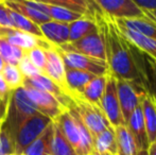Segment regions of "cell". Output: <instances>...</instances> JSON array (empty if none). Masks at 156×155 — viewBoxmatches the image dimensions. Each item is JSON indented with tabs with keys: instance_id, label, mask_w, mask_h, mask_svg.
Wrapping results in <instances>:
<instances>
[{
	"instance_id": "47",
	"label": "cell",
	"mask_w": 156,
	"mask_h": 155,
	"mask_svg": "<svg viewBox=\"0 0 156 155\" xmlns=\"http://www.w3.org/2000/svg\"><path fill=\"white\" fill-rule=\"evenodd\" d=\"M21 155H23V154H21Z\"/></svg>"
},
{
	"instance_id": "38",
	"label": "cell",
	"mask_w": 156,
	"mask_h": 155,
	"mask_svg": "<svg viewBox=\"0 0 156 155\" xmlns=\"http://www.w3.org/2000/svg\"><path fill=\"white\" fill-rule=\"evenodd\" d=\"M11 89L8 86L6 82L4 81L3 77H2L1 72H0V99L4 100V101H9L11 95Z\"/></svg>"
},
{
	"instance_id": "30",
	"label": "cell",
	"mask_w": 156,
	"mask_h": 155,
	"mask_svg": "<svg viewBox=\"0 0 156 155\" xmlns=\"http://www.w3.org/2000/svg\"><path fill=\"white\" fill-rule=\"evenodd\" d=\"M25 52L20 48L11 45L5 39L0 37V56L5 64L18 65L19 61L25 55Z\"/></svg>"
},
{
	"instance_id": "1",
	"label": "cell",
	"mask_w": 156,
	"mask_h": 155,
	"mask_svg": "<svg viewBox=\"0 0 156 155\" xmlns=\"http://www.w3.org/2000/svg\"><path fill=\"white\" fill-rule=\"evenodd\" d=\"M94 17L104 41L109 72L117 79L140 83L146 88L144 66L140 68L141 61L136 54L137 50L133 51V45L119 31L115 19L103 14L98 6Z\"/></svg>"
},
{
	"instance_id": "5",
	"label": "cell",
	"mask_w": 156,
	"mask_h": 155,
	"mask_svg": "<svg viewBox=\"0 0 156 155\" xmlns=\"http://www.w3.org/2000/svg\"><path fill=\"white\" fill-rule=\"evenodd\" d=\"M144 91H147V89L140 83L135 81L117 79L118 100H119L120 111L125 124L132 113L141 103V98Z\"/></svg>"
},
{
	"instance_id": "6",
	"label": "cell",
	"mask_w": 156,
	"mask_h": 155,
	"mask_svg": "<svg viewBox=\"0 0 156 155\" xmlns=\"http://www.w3.org/2000/svg\"><path fill=\"white\" fill-rule=\"evenodd\" d=\"M100 108L106 119L108 120L112 128L125 124L121 111H120L119 100L117 93V79L108 71L105 84L104 93L100 101Z\"/></svg>"
},
{
	"instance_id": "44",
	"label": "cell",
	"mask_w": 156,
	"mask_h": 155,
	"mask_svg": "<svg viewBox=\"0 0 156 155\" xmlns=\"http://www.w3.org/2000/svg\"><path fill=\"white\" fill-rule=\"evenodd\" d=\"M4 65H5V63H4V61L1 58V56H0V72L2 71V69H3Z\"/></svg>"
},
{
	"instance_id": "10",
	"label": "cell",
	"mask_w": 156,
	"mask_h": 155,
	"mask_svg": "<svg viewBox=\"0 0 156 155\" xmlns=\"http://www.w3.org/2000/svg\"><path fill=\"white\" fill-rule=\"evenodd\" d=\"M26 90V93L33 104L36 107L37 112L45 116L49 117L53 121L60 116L63 112H65L67 108L52 95L45 91L38 90L30 86H23Z\"/></svg>"
},
{
	"instance_id": "22",
	"label": "cell",
	"mask_w": 156,
	"mask_h": 155,
	"mask_svg": "<svg viewBox=\"0 0 156 155\" xmlns=\"http://www.w3.org/2000/svg\"><path fill=\"white\" fill-rule=\"evenodd\" d=\"M68 27H69V41H79L98 29L94 17L91 15H84L80 19L68 23Z\"/></svg>"
},
{
	"instance_id": "16",
	"label": "cell",
	"mask_w": 156,
	"mask_h": 155,
	"mask_svg": "<svg viewBox=\"0 0 156 155\" xmlns=\"http://www.w3.org/2000/svg\"><path fill=\"white\" fill-rule=\"evenodd\" d=\"M129 133L133 136L138 150H148L150 147L148 135H147L146 124H144V114H142L141 103L135 108L132 115L129 116L126 124Z\"/></svg>"
},
{
	"instance_id": "7",
	"label": "cell",
	"mask_w": 156,
	"mask_h": 155,
	"mask_svg": "<svg viewBox=\"0 0 156 155\" xmlns=\"http://www.w3.org/2000/svg\"><path fill=\"white\" fill-rule=\"evenodd\" d=\"M103 14L114 19H146L144 10L133 0H94Z\"/></svg>"
},
{
	"instance_id": "20",
	"label": "cell",
	"mask_w": 156,
	"mask_h": 155,
	"mask_svg": "<svg viewBox=\"0 0 156 155\" xmlns=\"http://www.w3.org/2000/svg\"><path fill=\"white\" fill-rule=\"evenodd\" d=\"M54 133V122L52 121L43 133L23 151V155H51V141Z\"/></svg>"
},
{
	"instance_id": "8",
	"label": "cell",
	"mask_w": 156,
	"mask_h": 155,
	"mask_svg": "<svg viewBox=\"0 0 156 155\" xmlns=\"http://www.w3.org/2000/svg\"><path fill=\"white\" fill-rule=\"evenodd\" d=\"M58 48L66 52H74V53H80L83 55L106 61L104 41L99 28L93 33L84 36L79 41H68Z\"/></svg>"
},
{
	"instance_id": "41",
	"label": "cell",
	"mask_w": 156,
	"mask_h": 155,
	"mask_svg": "<svg viewBox=\"0 0 156 155\" xmlns=\"http://www.w3.org/2000/svg\"><path fill=\"white\" fill-rule=\"evenodd\" d=\"M144 13H146L147 17H148L150 20L154 21L156 23V11H144Z\"/></svg>"
},
{
	"instance_id": "29",
	"label": "cell",
	"mask_w": 156,
	"mask_h": 155,
	"mask_svg": "<svg viewBox=\"0 0 156 155\" xmlns=\"http://www.w3.org/2000/svg\"><path fill=\"white\" fill-rule=\"evenodd\" d=\"M122 23L125 27L138 31L142 35L156 41V23L150 20L149 18L146 19H116Z\"/></svg>"
},
{
	"instance_id": "25",
	"label": "cell",
	"mask_w": 156,
	"mask_h": 155,
	"mask_svg": "<svg viewBox=\"0 0 156 155\" xmlns=\"http://www.w3.org/2000/svg\"><path fill=\"white\" fill-rule=\"evenodd\" d=\"M107 73L104 76H97V77H94L93 80H90L87 83L86 86L83 89L82 93H81V96L85 100L90 102L91 104L99 106V107H100V101L102 99V96L104 93Z\"/></svg>"
},
{
	"instance_id": "42",
	"label": "cell",
	"mask_w": 156,
	"mask_h": 155,
	"mask_svg": "<svg viewBox=\"0 0 156 155\" xmlns=\"http://www.w3.org/2000/svg\"><path fill=\"white\" fill-rule=\"evenodd\" d=\"M148 152H149V155H156V143H151L148 149Z\"/></svg>"
},
{
	"instance_id": "24",
	"label": "cell",
	"mask_w": 156,
	"mask_h": 155,
	"mask_svg": "<svg viewBox=\"0 0 156 155\" xmlns=\"http://www.w3.org/2000/svg\"><path fill=\"white\" fill-rule=\"evenodd\" d=\"M33 1L48 5L62 6L82 15H91V16H94V10L97 9V5L94 9V0H33Z\"/></svg>"
},
{
	"instance_id": "27",
	"label": "cell",
	"mask_w": 156,
	"mask_h": 155,
	"mask_svg": "<svg viewBox=\"0 0 156 155\" xmlns=\"http://www.w3.org/2000/svg\"><path fill=\"white\" fill-rule=\"evenodd\" d=\"M9 16H10V19H11L12 28H14V29H16V30H19V31H23V32H25V33L32 34V35L37 36V37L44 38L41 29H39V26L34 23L32 20L26 18L25 16H23V15L18 14V13L10 10V9H9Z\"/></svg>"
},
{
	"instance_id": "37",
	"label": "cell",
	"mask_w": 156,
	"mask_h": 155,
	"mask_svg": "<svg viewBox=\"0 0 156 155\" xmlns=\"http://www.w3.org/2000/svg\"><path fill=\"white\" fill-rule=\"evenodd\" d=\"M0 27L12 28L11 19L9 16V9L4 5L1 0H0Z\"/></svg>"
},
{
	"instance_id": "43",
	"label": "cell",
	"mask_w": 156,
	"mask_h": 155,
	"mask_svg": "<svg viewBox=\"0 0 156 155\" xmlns=\"http://www.w3.org/2000/svg\"><path fill=\"white\" fill-rule=\"evenodd\" d=\"M136 155H149L148 150H138Z\"/></svg>"
},
{
	"instance_id": "23",
	"label": "cell",
	"mask_w": 156,
	"mask_h": 155,
	"mask_svg": "<svg viewBox=\"0 0 156 155\" xmlns=\"http://www.w3.org/2000/svg\"><path fill=\"white\" fill-rule=\"evenodd\" d=\"M117 145V155H136L137 146L125 124L114 128Z\"/></svg>"
},
{
	"instance_id": "32",
	"label": "cell",
	"mask_w": 156,
	"mask_h": 155,
	"mask_svg": "<svg viewBox=\"0 0 156 155\" xmlns=\"http://www.w3.org/2000/svg\"><path fill=\"white\" fill-rule=\"evenodd\" d=\"M142 53V52H141ZM144 55V85L146 89L154 97L156 101V62L147 56Z\"/></svg>"
},
{
	"instance_id": "39",
	"label": "cell",
	"mask_w": 156,
	"mask_h": 155,
	"mask_svg": "<svg viewBox=\"0 0 156 155\" xmlns=\"http://www.w3.org/2000/svg\"><path fill=\"white\" fill-rule=\"evenodd\" d=\"M141 10L156 11V0H133Z\"/></svg>"
},
{
	"instance_id": "9",
	"label": "cell",
	"mask_w": 156,
	"mask_h": 155,
	"mask_svg": "<svg viewBox=\"0 0 156 155\" xmlns=\"http://www.w3.org/2000/svg\"><path fill=\"white\" fill-rule=\"evenodd\" d=\"M56 48L62 56L66 68L87 71L94 76H104L109 71L106 61L83 55L80 53H74V52H66L58 47Z\"/></svg>"
},
{
	"instance_id": "12",
	"label": "cell",
	"mask_w": 156,
	"mask_h": 155,
	"mask_svg": "<svg viewBox=\"0 0 156 155\" xmlns=\"http://www.w3.org/2000/svg\"><path fill=\"white\" fill-rule=\"evenodd\" d=\"M45 53L46 64L41 71V75L51 79L70 97L67 85H66V67L56 46L52 45L50 48L45 49Z\"/></svg>"
},
{
	"instance_id": "2",
	"label": "cell",
	"mask_w": 156,
	"mask_h": 155,
	"mask_svg": "<svg viewBox=\"0 0 156 155\" xmlns=\"http://www.w3.org/2000/svg\"><path fill=\"white\" fill-rule=\"evenodd\" d=\"M37 112L36 107L30 100L23 86L11 91L10 99L8 103L6 115L2 122V128L6 129L9 132L15 136L17 129L21 123L29 117L35 115Z\"/></svg>"
},
{
	"instance_id": "3",
	"label": "cell",
	"mask_w": 156,
	"mask_h": 155,
	"mask_svg": "<svg viewBox=\"0 0 156 155\" xmlns=\"http://www.w3.org/2000/svg\"><path fill=\"white\" fill-rule=\"evenodd\" d=\"M71 99V106L76 111L83 123L90 132L93 138L99 133L103 132L108 128H112L108 120L106 119L102 110L99 106L91 104L81 95L72 96Z\"/></svg>"
},
{
	"instance_id": "15",
	"label": "cell",
	"mask_w": 156,
	"mask_h": 155,
	"mask_svg": "<svg viewBox=\"0 0 156 155\" xmlns=\"http://www.w3.org/2000/svg\"><path fill=\"white\" fill-rule=\"evenodd\" d=\"M116 21L119 31L122 33V35L124 36L134 47H136L140 52H142L144 54H146L147 56H149L150 58H152L154 62H156V41L152 38H149L147 36L142 35L141 33H139L138 31L129 28L125 27L122 23H120L119 21Z\"/></svg>"
},
{
	"instance_id": "46",
	"label": "cell",
	"mask_w": 156,
	"mask_h": 155,
	"mask_svg": "<svg viewBox=\"0 0 156 155\" xmlns=\"http://www.w3.org/2000/svg\"><path fill=\"white\" fill-rule=\"evenodd\" d=\"M0 129H1V126H0Z\"/></svg>"
},
{
	"instance_id": "14",
	"label": "cell",
	"mask_w": 156,
	"mask_h": 155,
	"mask_svg": "<svg viewBox=\"0 0 156 155\" xmlns=\"http://www.w3.org/2000/svg\"><path fill=\"white\" fill-rule=\"evenodd\" d=\"M23 86H30L35 89H38V90L50 93L53 97H55L66 108L69 107L70 104L72 103L71 98L58 84H55L51 79L41 75H41L34 76V77L25 78Z\"/></svg>"
},
{
	"instance_id": "40",
	"label": "cell",
	"mask_w": 156,
	"mask_h": 155,
	"mask_svg": "<svg viewBox=\"0 0 156 155\" xmlns=\"http://www.w3.org/2000/svg\"><path fill=\"white\" fill-rule=\"evenodd\" d=\"M8 103L9 101H4V100L0 99V126L2 125L4 118L6 115V110H8Z\"/></svg>"
},
{
	"instance_id": "26",
	"label": "cell",
	"mask_w": 156,
	"mask_h": 155,
	"mask_svg": "<svg viewBox=\"0 0 156 155\" xmlns=\"http://www.w3.org/2000/svg\"><path fill=\"white\" fill-rule=\"evenodd\" d=\"M94 151L117 155V145L114 128H108L94 137Z\"/></svg>"
},
{
	"instance_id": "33",
	"label": "cell",
	"mask_w": 156,
	"mask_h": 155,
	"mask_svg": "<svg viewBox=\"0 0 156 155\" xmlns=\"http://www.w3.org/2000/svg\"><path fill=\"white\" fill-rule=\"evenodd\" d=\"M1 75L11 90L21 87L23 85L25 76L21 73L17 65L5 64L1 71Z\"/></svg>"
},
{
	"instance_id": "28",
	"label": "cell",
	"mask_w": 156,
	"mask_h": 155,
	"mask_svg": "<svg viewBox=\"0 0 156 155\" xmlns=\"http://www.w3.org/2000/svg\"><path fill=\"white\" fill-rule=\"evenodd\" d=\"M53 122L54 133L51 141V155H76L74 149L63 134L58 123L55 121Z\"/></svg>"
},
{
	"instance_id": "31",
	"label": "cell",
	"mask_w": 156,
	"mask_h": 155,
	"mask_svg": "<svg viewBox=\"0 0 156 155\" xmlns=\"http://www.w3.org/2000/svg\"><path fill=\"white\" fill-rule=\"evenodd\" d=\"M46 6H47L48 14H49L51 20L70 23L72 21L76 20V19H80L82 16H84V15L80 14V13L73 12V11L69 10V9L62 8V6L48 5V4H46Z\"/></svg>"
},
{
	"instance_id": "17",
	"label": "cell",
	"mask_w": 156,
	"mask_h": 155,
	"mask_svg": "<svg viewBox=\"0 0 156 155\" xmlns=\"http://www.w3.org/2000/svg\"><path fill=\"white\" fill-rule=\"evenodd\" d=\"M58 123L60 129L62 130L63 134L67 138V140L70 143L72 148L74 149L76 155L81 153V138L80 132H79L78 124L76 122V119L72 116V114L68 110L63 112L55 120H53Z\"/></svg>"
},
{
	"instance_id": "35",
	"label": "cell",
	"mask_w": 156,
	"mask_h": 155,
	"mask_svg": "<svg viewBox=\"0 0 156 155\" xmlns=\"http://www.w3.org/2000/svg\"><path fill=\"white\" fill-rule=\"evenodd\" d=\"M25 55L27 56L28 60H29L38 70H41V72L43 71L44 67H45V64H46L45 48L34 47V48H32V49L26 51Z\"/></svg>"
},
{
	"instance_id": "4",
	"label": "cell",
	"mask_w": 156,
	"mask_h": 155,
	"mask_svg": "<svg viewBox=\"0 0 156 155\" xmlns=\"http://www.w3.org/2000/svg\"><path fill=\"white\" fill-rule=\"evenodd\" d=\"M52 122L49 117L36 113L26 119L17 129L14 136L15 153L21 155L26 149L45 131V129Z\"/></svg>"
},
{
	"instance_id": "13",
	"label": "cell",
	"mask_w": 156,
	"mask_h": 155,
	"mask_svg": "<svg viewBox=\"0 0 156 155\" xmlns=\"http://www.w3.org/2000/svg\"><path fill=\"white\" fill-rule=\"evenodd\" d=\"M0 37L5 39L11 45L20 48L23 51H28L34 47H41L48 49L52 46V44L47 41L45 38L25 33V32L19 31L14 28L0 27Z\"/></svg>"
},
{
	"instance_id": "21",
	"label": "cell",
	"mask_w": 156,
	"mask_h": 155,
	"mask_svg": "<svg viewBox=\"0 0 156 155\" xmlns=\"http://www.w3.org/2000/svg\"><path fill=\"white\" fill-rule=\"evenodd\" d=\"M94 77L97 76L87 71L66 68V85H67L70 97L81 95L87 83L93 80Z\"/></svg>"
},
{
	"instance_id": "18",
	"label": "cell",
	"mask_w": 156,
	"mask_h": 155,
	"mask_svg": "<svg viewBox=\"0 0 156 155\" xmlns=\"http://www.w3.org/2000/svg\"><path fill=\"white\" fill-rule=\"evenodd\" d=\"M44 38L53 46L60 47L69 41V27L68 23L55 20H49L39 25Z\"/></svg>"
},
{
	"instance_id": "45",
	"label": "cell",
	"mask_w": 156,
	"mask_h": 155,
	"mask_svg": "<svg viewBox=\"0 0 156 155\" xmlns=\"http://www.w3.org/2000/svg\"><path fill=\"white\" fill-rule=\"evenodd\" d=\"M90 155H113V154H111V153H98V152L94 151Z\"/></svg>"
},
{
	"instance_id": "19",
	"label": "cell",
	"mask_w": 156,
	"mask_h": 155,
	"mask_svg": "<svg viewBox=\"0 0 156 155\" xmlns=\"http://www.w3.org/2000/svg\"><path fill=\"white\" fill-rule=\"evenodd\" d=\"M141 107L146 124L149 143H153L156 139V101L148 90L144 91L141 98Z\"/></svg>"
},
{
	"instance_id": "34",
	"label": "cell",
	"mask_w": 156,
	"mask_h": 155,
	"mask_svg": "<svg viewBox=\"0 0 156 155\" xmlns=\"http://www.w3.org/2000/svg\"><path fill=\"white\" fill-rule=\"evenodd\" d=\"M0 155H16L14 137L6 129H0Z\"/></svg>"
},
{
	"instance_id": "36",
	"label": "cell",
	"mask_w": 156,
	"mask_h": 155,
	"mask_svg": "<svg viewBox=\"0 0 156 155\" xmlns=\"http://www.w3.org/2000/svg\"><path fill=\"white\" fill-rule=\"evenodd\" d=\"M18 68L19 70L21 71L25 78H30V77H34V76H37V75H41V70L36 68L34 65L28 60V58L26 55H23V58L19 61L18 63Z\"/></svg>"
},
{
	"instance_id": "11",
	"label": "cell",
	"mask_w": 156,
	"mask_h": 155,
	"mask_svg": "<svg viewBox=\"0 0 156 155\" xmlns=\"http://www.w3.org/2000/svg\"><path fill=\"white\" fill-rule=\"evenodd\" d=\"M1 1L8 9L23 15L38 26L51 20L48 14L47 6L44 3H39L33 0H1Z\"/></svg>"
}]
</instances>
